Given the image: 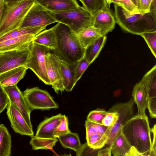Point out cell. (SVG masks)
Segmentation results:
<instances>
[{
	"instance_id": "1",
	"label": "cell",
	"mask_w": 156,
	"mask_h": 156,
	"mask_svg": "<svg viewBox=\"0 0 156 156\" xmlns=\"http://www.w3.org/2000/svg\"><path fill=\"white\" fill-rule=\"evenodd\" d=\"M51 28L56 38V47L51 50L53 53L69 64H76L84 57L85 50L76 34L68 26L60 23Z\"/></svg>"
},
{
	"instance_id": "2",
	"label": "cell",
	"mask_w": 156,
	"mask_h": 156,
	"mask_svg": "<svg viewBox=\"0 0 156 156\" xmlns=\"http://www.w3.org/2000/svg\"><path fill=\"white\" fill-rule=\"evenodd\" d=\"M114 16L116 21L124 30L140 35L156 30V0H153L151 11L148 13L131 14L121 7L114 4Z\"/></svg>"
},
{
	"instance_id": "3",
	"label": "cell",
	"mask_w": 156,
	"mask_h": 156,
	"mask_svg": "<svg viewBox=\"0 0 156 156\" xmlns=\"http://www.w3.org/2000/svg\"><path fill=\"white\" fill-rule=\"evenodd\" d=\"M122 133L131 146L139 153L144 154L151 151V129L147 116L134 115L122 126Z\"/></svg>"
},
{
	"instance_id": "4",
	"label": "cell",
	"mask_w": 156,
	"mask_h": 156,
	"mask_svg": "<svg viewBox=\"0 0 156 156\" xmlns=\"http://www.w3.org/2000/svg\"><path fill=\"white\" fill-rule=\"evenodd\" d=\"M35 1L4 0V10L0 23V37L20 27Z\"/></svg>"
},
{
	"instance_id": "5",
	"label": "cell",
	"mask_w": 156,
	"mask_h": 156,
	"mask_svg": "<svg viewBox=\"0 0 156 156\" xmlns=\"http://www.w3.org/2000/svg\"><path fill=\"white\" fill-rule=\"evenodd\" d=\"M48 11L57 23L67 26L76 34L93 25V16L80 6L65 11Z\"/></svg>"
},
{
	"instance_id": "6",
	"label": "cell",
	"mask_w": 156,
	"mask_h": 156,
	"mask_svg": "<svg viewBox=\"0 0 156 156\" xmlns=\"http://www.w3.org/2000/svg\"><path fill=\"white\" fill-rule=\"evenodd\" d=\"M48 48L32 42L25 67L31 70L44 84L50 85L47 71L46 56L51 52Z\"/></svg>"
},
{
	"instance_id": "7",
	"label": "cell",
	"mask_w": 156,
	"mask_h": 156,
	"mask_svg": "<svg viewBox=\"0 0 156 156\" xmlns=\"http://www.w3.org/2000/svg\"><path fill=\"white\" fill-rule=\"evenodd\" d=\"M134 101L132 97L127 102L117 103L111 108L119 114V118L113 125L108 127L106 133L108 136L106 145L110 147L117 136L122 132V126L134 116Z\"/></svg>"
},
{
	"instance_id": "8",
	"label": "cell",
	"mask_w": 156,
	"mask_h": 156,
	"mask_svg": "<svg viewBox=\"0 0 156 156\" xmlns=\"http://www.w3.org/2000/svg\"><path fill=\"white\" fill-rule=\"evenodd\" d=\"M22 93L31 112L35 109L43 111L59 108L58 105L46 90L36 87L27 88Z\"/></svg>"
},
{
	"instance_id": "9",
	"label": "cell",
	"mask_w": 156,
	"mask_h": 156,
	"mask_svg": "<svg viewBox=\"0 0 156 156\" xmlns=\"http://www.w3.org/2000/svg\"><path fill=\"white\" fill-rule=\"evenodd\" d=\"M55 23H57L56 20L37 0H35L25 16L20 28L46 27Z\"/></svg>"
},
{
	"instance_id": "10",
	"label": "cell",
	"mask_w": 156,
	"mask_h": 156,
	"mask_svg": "<svg viewBox=\"0 0 156 156\" xmlns=\"http://www.w3.org/2000/svg\"><path fill=\"white\" fill-rule=\"evenodd\" d=\"M30 48L0 53V74L20 66H25Z\"/></svg>"
},
{
	"instance_id": "11",
	"label": "cell",
	"mask_w": 156,
	"mask_h": 156,
	"mask_svg": "<svg viewBox=\"0 0 156 156\" xmlns=\"http://www.w3.org/2000/svg\"><path fill=\"white\" fill-rule=\"evenodd\" d=\"M111 3L107 4L93 16V25L98 29L102 36H106L115 28L116 21L110 9Z\"/></svg>"
},
{
	"instance_id": "12",
	"label": "cell",
	"mask_w": 156,
	"mask_h": 156,
	"mask_svg": "<svg viewBox=\"0 0 156 156\" xmlns=\"http://www.w3.org/2000/svg\"><path fill=\"white\" fill-rule=\"evenodd\" d=\"M7 109L6 114L14 131L22 135L31 137L34 136L33 129L29 126L19 110L10 101Z\"/></svg>"
},
{
	"instance_id": "13",
	"label": "cell",
	"mask_w": 156,
	"mask_h": 156,
	"mask_svg": "<svg viewBox=\"0 0 156 156\" xmlns=\"http://www.w3.org/2000/svg\"><path fill=\"white\" fill-rule=\"evenodd\" d=\"M47 71L51 85L57 94L64 91L60 66L56 56L53 53L46 56Z\"/></svg>"
},
{
	"instance_id": "14",
	"label": "cell",
	"mask_w": 156,
	"mask_h": 156,
	"mask_svg": "<svg viewBox=\"0 0 156 156\" xmlns=\"http://www.w3.org/2000/svg\"><path fill=\"white\" fill-rule=\"evenodd\" d=\"M3 87L9 101L19 110L29 126L33 129L30 117L31 111L26 101L22 92L17 85Z\"/></svg>"
},
{
	"instance_id": "15",
	"label": "cell",
	"mask_w": 156,
	"mask_h": 156,
	"mask_svg": "<svg viewBox=\"0 0 156 156\" xmlns=\"http://www.w3.org/2000/svg\"><path fill=\"white\" fill-rule=\"evenodd\" d=\"M36 35L32 34H27L0 42V53L30 48L33 39Z\"/></svg>"
},
{
	"instance_id": "16",
	"label": "cell",
	"mask_w": 156,
	"mask_h": 156,
	"mask_svg": "<svg viewBox=\"0 0 156 156\" xmlns=\"http://www.w3.org/2000/svg\"><path fill=\"white\" fill-rule=\"evenodd\" d=\"M62 116L63 115L59 113L45 119L39 125L36 135L34 136L39 138H54V132L60 123Z\"/></svg>"
},
{
	"instance_id": "17",
	"label": "cell",
	"mask_w": 156,
	"mask_h": 156,
	"mask_svg": "<svg viewBox=\"0 0 156 156\" xmlns=\"http://www.w3.org/2000/svg\"><path fill=\"white\" fill-rule=\"evenodd\" d=\"M57 57L64 90L70 92L76 84L75 80V70L77 63L70 64Z\"/></svg>"
},
{
	"instance_id": "18",
	"label": "cell",
	"mask_w": 156,
	"mask_h": 156,
	"mask_svg": "<svg viewBox=\"0 0 156 156\" xmlns=\"http://www.w3.org/2000/svg\"><path fill=\"white\" fill-rule=\"evenodd\" d=\"M48 11H62L75 9L80 5L75 0H37Z\"/></svg>"
},
{
	"instance_id": "19",
	"label": "cell",
	"mask_w": 156,
	"mask_h": 156,
	"mask_svg": "<svg viewBox=\"0 0 156 156\" xmlns=\"http://www.w3.org/2000/svg\"><path fill=\"white\" fill-rule=\"evenodd\" d=\"M27 69L21 66L0 74V85L3 87L17 85L24 77Z\"/></svg>"
},
{
	"instance_id": "20",
	"label": "cell",
	"mask_w": 156,
	"mask_h": 156,
	"mask_svg": "<svg viewBox=\"0 0 156 156\" xmlns=\"http://www.w3.org/2000/svg\"><path fill=\"white\" fill-rule=\"evenodd\" d=\"M132 95L137 105V115L142 117L146 116L145 110L147 108V98L144 87L140 82L136 83L134 86Z\"/></svg>"
},
{
	"instance_id": "21",
	"label": "cell",
	"mask_w": 156,
	"mask_h": 156,
	"mask_svg": "<svg viewBox=\"0 0 156 156\" xmlns=\"http://www.w3.org/2000/svg\"><path fill=\"white\" fill-rule=\"evenodd\" d=\"M140 82L143 85L147 101L156 99V65L144 76Z\"/></svg>"
},
{
	"instance_id": "22",
	"label": "cell",
	"mask_w": 156,
	"mask_h": 156,
	"mask_svg": "<svg viewBox=\"0 0 156 156\" xmlns=\"http://www.w3.org/2000/svg\"><path fill=\"white\" fill-rule=\"evenodd\" d=\"M107 40L106 36H102L89 45L85 49L84 57L90 65L97 58Z\"/></svg>"
},
{
	"instance_id": "23",
	"label": "cell",
	"mask_w": 156,
	"mask_h": 156,
	"mask_svg": "<svg viewBox=\"0 0 156 156\" xmlns=\"http://www.w3.org/2000/svg\"><path fill=\"white\" fill-rule=\"evenodd\" d=\"M32 42L48 48L51 50L56 47L55 35L51 28L37 34L33 38Z\"/></svg>"
},
{
	"instance_id": "24",
	"label": "cell",
	"mask_w": 156,
	"mask_h": 156,
	"mask_svg": "<svg viewBox=\"0 0 156 156\" xmlns=\"http://www.w3.org/2000/svg\"><path fill=\"white\" fill-rule=\"evenodd\" d=\"M76 35L81 45L85 49L95 40L102 36L100 30L92 26L81 30Z\"/></svg>"
},
{
	"instance_id": "25",
	"label": "cell",
	"mask_w": 156,
	"mask_h": 156,
	"mask_svg": "<svg viewBox=\"0 0 156 156\" xmlns=\"http://www.w3.org/2000/svg\"><path fill=\"white\" fill-rule=\"evenodd\" d=\"M131 147L121 132L116 137L110 147L113 156H125Z\"/></svg>"
},
{
	"instance_id": "26",
	"label": "cell",
	"mask_w": 156,
	"mask_h": 156,
	"mask_svg": "<svg viewBox=\"0 0 156 156\" xmlns=\"http://www.w3.org/2000/svg\"><path fill=\"white\" fill-rule=\"evenodd\" d=\"M11 146V134L4 124H0V156H10Z\"/></svg>"
},
{
	"instance_id": "27",
	"label": "cell",
	"mask_w": 156,
	"mask_h": 156,
	"mask_svg": "<svg viewBox=\"0 0 156 156\" xmlns=\"http://www.w3.org/2000/svg\"><path fill=\"white\" fill-rule=\"evenodd\" d=\"M46 27H34L19 28L9 32L0 37V42L5 40L20 37L25 35H35L46 29Z\"/></svg>"
},
{
	"instance_id": "28",
	"label": "cell",
	"mask_w": 156,
	"mask_h": 156,
	"mask_svg": "<svg viewBox=\"0 0 156 156\" xmlns=\"http://www.w3.org/2000/svg\"><path fill=\"white\" fill-rule=\"evenodd\" d=\"M59 142L65 148L72 150L76 152L80 148L81 144L78 134L71 132L58 137Z\"/></svg>"
},
{
	"instance_id": "29",
	"label": "cell",
	"mask_w": 156,
	"mask_h": 156,
	"mask_svg": "<svg viewBox=\"0 0 156 156\" xmlns=\"http://www.w3.org/2000/svg\"><path fill=\"white\" fill-rule=\"evenodd\" d=\"M58 141L57 138H39L34 136L31 137L30 144L34 150H48L53 148Z\"/></svg>"
},
{
	"instance_id": "30",
	"label": "cell",
	"mask_w": 156,
	"mask_h": 156,
	"mask_svg": "<svg viewBox=\"0 0 156 156\" xmlns=\"http://www.w3.org/2000/svg\"><path fill=\"white\" fill-rule=\"evenodd\" d=\"M86 143L90 147L95 149H101L106 145L108 136L105 133L103 135L96 133L86 136Z\"/></svg>"
},
{
	"instance_id": "31",
	"label": "cell",
	"mask_w": 156,
	"mask_h": 156,
	"mask_svg": "<svg viewBox=\"0 0 156 156\" xmlns=\"http://www.w3.org/2000/svg\"><path fill=\"white\" fill-rule=\"evenodd\" d=\"M83 7L93 16L107 3V0H80Z\"/></svg>"
},
{
	"instance_id": "32",
	"label": "cell",
	"mask_w": 156,
	"mask_h": 156,
	"mask_svg": "<svg viewBox=\"0 0 156 156\" xmlns=\"http://www.w3.org/2000/svg\"><path fill=\"white\" fill-rule=\"evenodd\" d=\"M110 2L113 3L122 7L125 10L131 14H140L137 7L132 0H109Z\"/></svg>"
},
{
	"instance_id": "33",
	"label": "cell",
	"mask_w": 156,
	"mask_h": 156,
	"mask_svg": "<svg viewBox=\"0 0 156 156\" xmlns=\"http://www.w3.org/2000/svg\"><path fill=\"white\" fill-rule=\"evenodd\" d=\"M144 39L152 54L156 58V30L144 33L140 35Z\"/></svg>"
},
{
	"instance_id": "34",
	"label": "cell",
	"mask_w": 156,
	"mask_h": 156,
	"mask_svg": "<svg viewBox=\"0 0 156 156\" xmlns=\"http://www.w3.org/2000/svg\"><path fill=\"white\" fill-rule=\"evenodd\" d=\"M67 117L63 115L60 123L56 128L53 134L54 138H57L71 132L69 128Z\"/></svg>"
},
{
	"instance_id": "35",
	"label": "cell",
	"mask_w": 156,
	"mask_h": 156,
	"mask_svg": "<svg viewBox=\"0 0 156 156\" xmlns=\"http://www.w3.org/2000/svg\"><path fill=\"white\" fill-rule=\"evenodd\" d=\"M107 113L108 111L103 109L99 108L91 111L88 114L87 120L102 125V120Z\"/></svg>"
},
{
	"instance_id": "36",
	"label": "cell",
	"mask_w": 156,
	"mask_h": 156,
	"mask_svg": "<svg viewBox=\"0 0 156 156\" xmlns=\"http://www.w3.org/2000/svg\"><path fill=\"white\" fill-rule=\"evenodd\" d=\"M119 118V114L115 110L111 108L101 121L102 125L107 127L115 124Z\"/></svg>"
},
{
	"instance_id": "37",
	"label": "cell",
	"mask_w": 156,
	"mask_h": 156,
	"mask_svg": "<svg viewBox=\"0 0 156 156\" xmlns=\"http://www.w3.org/2000/svg\"><path fill=\"white\" fill-rule=\"evenodd\" d=\"M153 0H132L140 14L144 15L151 11Z\"/></svg>"
},
{
	"instance_id": "38",
	"label": "cell",
	"mask_w": 156,
	"mask_h": 156,
	"mask_svg": "<svg viewBox=\"0 0 156 156\" xmlns=\"http://www.w3.org/2000/svg\"><path fill=\"white\" fill-rule=\"evenodd\" d=\"M90 65L84 57L77 63L75 70V80L76 83Z\"/></svg>"
},
{
	"instance_id": "39",
	"label": "cell",
	"mask_w": 156,
	"mask_h": 156,
	"mask_svg": "<svg viewBox=\"0 0 156 156\" xmlns=\"http://www.w3.org/2000/svg\"><path fill=\"white\" fill-rule=\"evenodd\" d=\"M100 149H95L88 145L87 143L82 144L76 152V156H97Z\"/></svg>"
},
{
	"instance_id": "40",
	"label": "cell",
	"mask_w": 156,
	"mask_h": 156,
	"mask_svg": "<svg viewBox=\"0 0 156 156\" xmlns=\"http://www.w3.org/2000/svg\"><path fill=\"white\" fill-rule=\"evenodd\" d=\"M9 100L3 87L0 85V114L7 107Z\"/></svg>"
},
{
	"instance_id": "41",
	"label": "cell",
	"mask_w": 156,
	"mask_h": 156,
	"mask_svg": "<svg viewBox=\"0 0 156 156\" xmlns=\"http://www.w3.org/2000/svg\"><path fill=\"white\" fill-rule=\"evenodd\" d=\"M97 156H112L110 147H107L104 149H100L98 152Z\"/></svg>"
},
{
	"instance_id": "42",
	"label": "cell",
	"mask_w": 156,
	"mask_h": 156,
	"mask_svg": "<svg viewBox=\"0 0 156 156\" xmlns=\"http://www.w3.org/2000/svg\"><path fill=\"white\" fill-rule=\"evenodd\" d=\"M156 125L155 124L154 126L151 129V132L152 134V149L156 150Z\"/></svg>"
},
{
	"instance_id": "43",
	"label": "cell",
	"mask_w": 156,
	"mask_h": 156,
	"mask_svg": "<svg viewBox=\"0 0 156 156\" xmlns=\"http://www.w3.org/2000/svg\"><path fill=\"white\" fill-rule=\"evenodd\" d=\"M125 156H144L143 155L138 152L133 147H132L129 151Z\"/></svg>"
},
{
	"instance_id": "44",
	"label": "cell",
	"mask_w": 156,
	"mask_h": 156,
	"mask_svg": "<svg viewBox=\"0 0 156 156\" xmlns=\"http://www.w3.org/2000/svg\"><path fill=\"white\" fill-rule=\"evenodd\" d=\"M95 123L98 133L101 135L105 134L108 127L106 126L101 124Z\"/></svg>"
},
{
	"instance_id": "45",
	"label": "cell",
	"mask_w": 156,
	"mask_h": 156,
	"mask_svg": "<svg viewBox=\"0 0 156 156\" xmlns=\"http://www.w3.org/2000/svg\"><path fill=\"white\" fill-rule=\"evenodd\" d=\"M4 8V0H0V23L1 21Z\"/></svg>"
},
{
	"instance_id": "46",
	"label": "cell",
	"mask_w": 156,
	"mask_h": 156,
	"mask_svg": "<svg viewBox=\"0 0 156 156\" xmlns=\"http://www.w3.org/2000/svg\"><path fill=\"white\" fill-rule=\"evenodd\" d=\"M143 154L144 156H156V150L151 149L149 152Z\"/></svg>"
},
{
	"instance_id": "47",
	"label": "cell",
	"mask_w": 156,
	"mask_h": 156,
	"mask_svg": "<svg viewBox=\"0 0 156 156\" xmlns=\"http://www.w3.org/2000/svg\"><path fill=\"white\" fill-rule=\"evenodd\" d=\"M53 156H72L70 154H64L63 155H60V156L57 155H55V154H54L53 155Z\"/></svg>"
}]
</instances>
